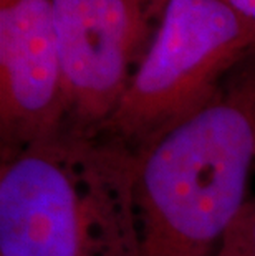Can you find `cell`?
Listing matches in <instances>:
<instances>
[{"label":"cell","instance_id":"cell-2","mask_svg":"<svg viewBox=\"0 0 255 256\" xmlns=\"http://www.w3.org/2000/svg\"><path fill=\"white\" fill-rule=\"evenodd\" d=\"M255 170V53L138 152L139 256H215Z\"/></svg>","mask_w":255,"mask_h":256},{"label":"cell","instance_id":"cell-7","mask_svg":"<svg viewBox=\"0 0 255 256\" xmlns=\"http://www.w3.org/2000/svg\"><path fill=\"white\" fill-rule=\"evenodd\" d=\"M242 18L255 25V0H224Z\"/></svg>","mask_w":255,"mask_h":256},{"label":"cell","instance_id":"cell-3","mask_svg":"<svg viewBox=\"0 0 255 256\" xmlns=\"http://www.w3.org/2000/svg\"><path fill=\"white\" fill-rule=\"evenodd\" d=\"M255 53V25L224 0H169L148 53L101 130L139 152L202 108Z\"/></svg>","mask_w":255,"mask_h":256},{"label":"cell","instance_id":"cell-1","mask_svg":"<svg viewBox=\"0 0 255 256\" xmlns=\"http://www.w3.org/2000/svg\"><path fill=\"white\" fill-rule=\"evenodd\" d=\"M138 152L63 124L2 159L0 256H139Z\"/></svg>","mask_w":255,"mask_h":256},{"label":"cell","instance_id":"cell-4","mask_svg":"<svg viewBox=\"0 0 255 256\" xmlns=\"http://www.w3.org/2000/svg\"><path fill=\"white\" fill-rule=\"evenodd\" d=\"M169 0H55L67 124L100 130L148 53Z\"/></svg>","mask_w":255,"mask_h":256},{"label":"cell","instance_id":"cell-6","mask_svg":"<svg viewBox=\"0 0 255 256\" xmlns=\"http://www.w3.org/2000/svg\"><path fill=\"white\" fill-rule=\"evenodd\" d=\"M215 256H255V197H248Z\"/></svg>","mask_w":255,"mask_h":256},{"label":"cell","instance_id":"cell-5","mask_svg":"<svg viewBox=\"0 0 255 256\" xmlns=\"http://www.w3.org/2000/svg\"><path fill=\"white\" fill-rule=\"evenodd\" d=\"M67 124L55 0H0L2 159Z\"/></svg>","mask_w":255,"mask_h":256}]
</instances>
